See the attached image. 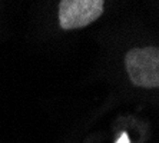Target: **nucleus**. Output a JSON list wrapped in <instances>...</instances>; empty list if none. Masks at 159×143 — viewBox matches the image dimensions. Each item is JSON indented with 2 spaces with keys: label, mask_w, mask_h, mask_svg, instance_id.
<instances>
[{
  "label": "nucleus",
  "mask_w": 159,
  "mask_h": 143,
  "mask_svg": "<svg viewBox=\"0 0 159 143\" xmlns=\"http://www.w3.org/2000/svg\"><path fill=\"white\" fill-rule=\"evenodd\" d=\"M125 69L136 87L156 89L159 86V50L156 46L133 47L126 51Z\"/></svg>",
  "instance_id": "nucleus-1"
},
{
  "label": "nucleus",
  "mask_w": 159,
  "mask_h": 143,
  "mask_svg": "<svg viewBox=\"0 0 159 143\" xmlns=\"http://www.w3.org/2000/svg\"><path fill=\"white\" fill-rule=\"evenodd\" d=\"M105 11L102 0H62L57 7L60 29L78 30L96 22Z\"/></svg>",
  "instance_id": "nucleus-2"
},
{
  "label": "nucleus",
  "mask_w": 159,
  "mask_h": 143,
  "mask_svg": "<svg viewBox=\"0 0 159 143\" xmlns=\"http://www.w3.org/2000/svg\"><path fill=\"white\" fill-rule=\"evenodd\" d=\"M116 143H130V142H129V136H128V133H122V135H120V137L116 140Z\"/></svg>",
  "instance_id": "nucleus-3"
}]
</instances>
